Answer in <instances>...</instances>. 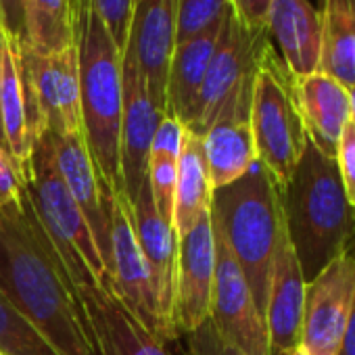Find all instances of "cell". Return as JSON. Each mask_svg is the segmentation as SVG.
Listing matches in <instances>:
<instances>
[{
  "label": "cell",
  "mask_w": 355,
  "mask_h": 355,
  "mask_svg": "<svg viewBox=\"0 0 355 355\" xmlns=\"http://www.w3.org/2000/svg\"><path fill=\"white\" fill-rule=\"evenodd\" d=\"M0 291L59 355H101L28 189L0 209Z\"/></svg>",
  "instance_id": "obj_1"
},
{
  "label": "cell",
  "mask_w": 355,
  "mask_h": 355,
  "mask_svg": "<svg viewBox=\"0 0 355 355\" xmlns=\"http://www.w3.org/2000/svg\"><path fill=\"white\" fill-rule=\"evenodd\" d=\"M73 32L80 67V113L88 155L109 199L123 193L119 134L123 113L121 51L90 3L73 5Z\"/></svg>",
  "instance_id": "obj_2"
},
{
  "label": "cell",
  "mask_w": 355,
  "mask_h": 355,
  "mask_svg": "<svg viewBox=\"0 0 355 355\" xmlns=\"http://www.w3.org/2000/svg\"><path fill=\"white\" fill-rule=\"evenodd\" d=\"M280 199L288 241L309 282L355 241V211L347 201L336 159L324 157L307 142Z\"/></svg>",
  "instance_id": "obj_3"
},
{
  "label": "cell",
  "mask_w": 355,
  "mask_h": 355,
  "mask_svg": "<svg viewBox=\"0 0 355 355\" xmlns=\"http://www.w3.org/2000/svg\"><path fill=\"white\" fill-rule=\"evenodd\" d=\"M211 220L239 261L257 309L266 315L284 214L280 189L259 161L232 184L214 191Z\"/></svg>",
  "instance_id": "obj_4"
},
{
  "label": "cell",
  "mask_w": 355,
  "mask_h": 355,
  "mask_svg": "<svg viewBox=\"0 0 355 355\" xmlns=\"http://www.w3.org/2000/svg\"><path fill=\"white\" fill-rule=\"evenodd\" d=\"M26 189L34 211L67 274V280L71 284L98 282L113 288L90 226L86 224L84 214L76 205L57 169L49 130H42L32 144Z\"/></svg>",
  "instance_id": "obj_5"
},
{
  "label": "cell",
  "mask_w": 355,
  "mask_h": 355,
  "mask_svg": "<svg viewBox=\"0 0 355 355\" xmlns=\"http://www.w3.org/2000/svg\"><path fill=\"white\" fill-rule=\"evenodd\" d=\"M251 132L257 161L284 191L309 142L297 103L295 78L270 44L263 53L251 101Z\"/></svg>",
  "instance_id": "obj_6"
},
{
  "label": "cell",
  "mask_w": 355,
  "mask_h": 355,
  "mask_svg": "<svg viewBox=\"0 0 355 355\" xmlns=\"http://www.w3.org/2000/svg\"><path fill=\"white\" fill-rule=\"evenodd\" d=\"M270 44V32L251 34L228 9L189 132L203 136L222 117H251L255 78Z\"/></svg>",
  "instance_id": "obj_7"
},
{
  "label": "cell",
  "mask_w": 355,
  "mask_h": 355,
  "mask_svg": "<svg viewBox=\"0 0 355 355\" xmlns=\"http://www.w3.org/2000/svg\"><path fill=\"white\" fill-rule=\"evenodd\" d=\"M214 224V220H211ZM216 236V276L211 293V315L216 332L224 343L243 355H272L268 328L255 305L247 278L234 259L228 243L214 224Z\"/></svg>",
  "instance_id": "obj_8"
},
{
  "label": "cell",
  "mask_w": 355,
  "mask_h": 355,
  "mask_svg": "<svg viewBox=\"0 0 355 355\" xmlns=\"http://www.w3.org/2000/svg\"><path fill=\"white\" fill-rule=\"evenodd\" d=\"M355 299V253L349 249L305 284L301 349L305 355H338Z\"/></svg>",
  "instance_id": "obj_9"
},
{
  "label": "cell",
  "mask_w": 355,
  "mask_h": 355,
  "mask_svg": "<svg viewBox=\"0 0 355 355\" xmlns=\"http://www.w3.org/2000/svg\"><path fill=\"white\" fill-rule=\"evenodd\" d=\"M111 286L119 301L155 338L165 345L171 340L155 301L148 270L134 230L132 203L125 193H117L111 199Z\"/></svg>",
  "instance_id": "obj_10"
},
{
  "label": "cell",
  "mask_w": 355,
  "mask_h": 355,
  "mask_svg": "<svg viewBox=\"0 0 355 355\" xmlns=\"http://www.w3.org/2000/svg\"><path fill=\"white\" fill-rule=\"evenodd\" d=\"M216 276V236L211 209L195 226L178 236V274L173 295V332L187 336L211 315V293Z\"/></svg>",
  "instance_id": "obj_11"
},
{
  "label": "cell",
  "mask_w": 355,
  "mask_h": 355,
  "mask_svg": "<svg viewBox=\"0 0 355 355\" xmlns=\"http://www.w3.org/2000/svg\"><path fill=\"white\" fill-rule=\"evenodd\" d=\"M121 80L123 113L119 134V169L123 193L128 201L134 203L142 184L146 182L150 144L165 113L150 98L130 46H125L121 53Z\"/></svg>",
  "instance_id": "obj_12"
},
{
  "label": "cell",
  "mask_w": 355,
  "mask_h": 355,
  "mask_svg": "<svg viewBox=\"0 0 355 355\" xmlns=\"http://www.w3.org/2000/svg\"><path fill=\"white\" fill-rule=\"evenodd\" d=\"M42 130L84 134L80 113V67L76 44L49 55L19 44Z\"/></svg>",
  "instance_id": "obj_13"
},
{
  "label": "cell",
  "mask_w": 355,
  "mask_h": 355,
  "mask_svg": "<svg viewBox=\"0 0 355 355\" xmlns=\"http://www.w3.org/2000/svg\"><path fill=\"white\" fill-rule=\"evenodd\" d=\"M178 0H132L128 44L155 105L165 113L169 59L175 46Z\"/></svg>",
  "instance_id": "obj_14"
},
{
  "label": "cell",
  "mask_w": 355,
  "mask_h": 355,
  "mask_svg": "<svg viewBox=\"0 0 355 355\" xmlns=\"http://www.w3.org/2000/svg\"><path fill=\"white\" fill-rule=\"evenodd\" d=\"M49 134L57 169L76 205L84 214L86 224L90 226L111 278V199L103 191L98 173L84 142V134H57L51 130Z\"/></svg>",
  "instance_id": "obj_15"
},
{
  "label": "cell",
  "mask_w": 355,
  "mask_h": 355,
  "mask_svg": "<svg viewBox=\"0 0 355 355\" xmlns=\"http://www.w3.org/2000/svg\"><path fill=\"white\" fill-rule=\"evenodd\" d=\"M69 286L86 313L101 355H171L167 345L134 318L113 288L96 282H69Z\"/></svg>",
  "instance_id": "obj_16"
},
{
  "label": "cell",
  "mask_w": 355,
  "mask_h": 355,
  "mask_svg": "<svg viewBox=\"0 0 355 355\" xmlns=\"http://www.w3.org/2000/svg\"><path fill=\"white\" fill-rule=\"evenodd\" d=\"M132 220L136 239L148 270L150 286L159 313L165 328L173 338V295H175V274H178V234L169 222H165L153 203L148 182L142 184L138 197L132 203Z\"/></svg>",
  "instance_id": "obj_17"
},
{
  "label": "cell",
  "mask_w": 355,
  "mask_h": 355,
  "mask_svg": "<svg viewBox=\"0 0 355 355\" xmlns=\"http://www.w3.org/2000/svg\"><path fill=\"white\" fill-rule=\"evenodd\" d=\"M305 284L307 282L301 274V266L297 261L295 249L288 241L284 226L276 251L268 305L263 315L272 355H291L301 347Z\"/></svg>",
  "instance_id": "obj_18"
},
{
  "label": "cell",
  "mask_w": 355,
  "mask_h": 355,
  "mask_svg": "<svg viewBox=\"0 0 355 355\" xmlns=\"http://www.w3.org/2000/svg\"><path fill=\"white\" fill-rule=\"evenodd\" d=\"M226 17V15H224ZM224 19L211 24L207 30L175 42L169 69H167V88H165V115L180 121L187 130L193 125L199 94L218 46Z\"/></svg>",
  "instance_id": "obj_19"
},
{
  "label": "cell",
  "mask_w": 355,
  "mask_h": 355,
  "mask_svg": "<svg viewBox=\"0 0 355 355\" xmlns=\"http://www.w3.org/2000/svg\"><path fill=\"white\" fill-rule=\"evenodd\" d=\"M268 32L278 42L280 59L293 78L320 71L322 17L309 0H274Z\"/></svg>",
  "instance_id": "obj_20"
},
{
  "label": "cell",
  "mask_w": 355,
  "mask_h": 355,
  "mask_svg": "<svg viewBox=\"0 0 355 355\" xmlns=\"http://www.w3.org/2000/svg\"><path fill=\"white\" fill-rule=\"evenodd\" d=\"M295 92L309 142L324 157L336 159L340 134L349 123V88L315 71L295 78Z\"/></svg>",
  "instance_id": "obj_21"
},
{
  "label": "cell",
  "mask_w": 355,
  "mask_h": 355,
  "mask_svg": "<svg viewBox=\"0 0 355 355\" xmlns=\"http://www.w3.org/2000/svg\"><path fill=\"white\" fill-rule=\"evenodd\" d=\"M211 189H224L257 161L251 117H222L201 136Z\"/></svg>",
  "instance_id": "obj_22"
},
{
  "label": "cell",
  "mask_w": 355,
  "mask_h": 355,
  "mask_svg": "<svg viewBox=\"0 0 355 355\" xmlns=\"http://www.w3.org/2000/svg\"><path fill=\"white\" fill-rule=\"evenodd\" d=\"M211 180L207 171L203 138L184 132L180 157H178V178L173 197V230L178 236L189 232L195 222L211 209Z\"/></svg>",
  "instance_id": "obj_23"
},
{
  "label": "cell",
  "mask_w": 355,
  "mask_h": 355,
  "mask_svg": "<svg viewBox=\"0 0 355 355\" xmlns=\"http://www.w3.org/2000/svg\"><path fill=\"white\" fill-rule=\"evenodd\" d=\"M320 71L355 88V0H320Z\"/></svg>",
  "instance_id": "obj_24"
},
{
  "label": "cell",
  "mask_w": 355,
  "mask_h": 355,
  "mask_svg": "<svg viewBox=\"0 0 355 355\" xmlns=\"http://www.w3.org/2000/svg\"><path fill=\"white\" fill-rule=\"evenodd\" d=\"M76 44L71 0H28V46L38 55Z\"/></svg>",
  "instance_id": "obj_25"
},
{
  "label": "cell",
  "mask_w": 355,
  "mask_h": 355,
  "mask_svg": "<svg viewBox=\"0 0 355 355\" xmlns=\"http://www.w3.org/2000/svg\"><path fill=\"white\" fill-rule=\"evenodd\" d=\"M0 353L3 355H59L0 291Z\"/></svg>",
  "instance_id": "obj_26"
},
{
  "label": "cell",
  "mask_w": 355,
  "mask_h": 355,
  "mask_svg": "<svg viewBox=\"0 0 355 355\" xmlns=\"http://www.w3.org/2000/svg\"><path fill=\"white\" fill-rule=\"evenodd\" d=\"M228 9L230 0H178L175 42H182L224 19Z\"/></svg>",
  "instance_id": "obj_27"
},
{
  "label": "cell",
  "mask_w": 355,
  "mask_h": 355,
  "mask_svg": "<svg viewBox=\"0 0 355 355\" xmlns=\"http://www.w3.org/2000/svg\"><path fill=\"white\" fill-rule=\"evenodd\" d=\"M178 161L171 159H148L146 182L157 214L173 226V197H175Z\"/></svg>",
  "instance_id": "obj_28"
},
{
  "label": "cell",
  "mask_w": 355,
  "mask_h": 355,
  "mask_svg": "<svg viewBox=\"0 0 355 355\" xmlns=\"http://www.w3.org/2000/svg\"><path fill=\"white\" fill-rule=\"evenodd\" d=\"M71 3H82V0H71ZM98 17L105 21L111 38L115 40L117 49L123 53L130 36V17H132V0H86Z\"/></svg>",
  "instance_id": "obj_29"
},
{
  "label": "cell",
  "mask_w": 355,
  "mask_h": 355,
  "mask_svg": "<svg viewBox=\"0 0 355 355\" xmlns=\"http://www.w3.org/2000/svg\"><path fill=\"white\" fill-rule=\"evenodd\" d=\"M336 165H338V173H340V182L347 195V201L351 205V209L355 211V123H347L340 140H338V148H336Z\"/></svg>",
  "instance_id": "obj_30"
},
{
  "label": "cell",
  "mask_w": 355,
  "mask_h": 355,
  "mask_svg": "<svg viewBox=\"0 0 355 355\" xmlns=\"http://www.w3.org/2000/svg\"><path fill=\"white\" fill-rule=\"evenodd\" d=\"M184 132H187V128L180 121L165 115L161 119L157 132H155L148 159L178 161V157H180V148H182V140H184Z\"/></svg>",
  "instance_id": "obj_31"
},
{
  "label": "cell",
  "mask_w": 355,
  "mask_h": 355,
  "mask_svg": "<svg viewBox=\"0 0 355 355\" xmlns=\"http://www.w3.org/2000/svg\"><path fill=\"white\" fill-rule=\"evenodd\" d=\"M274 0H230V11L236 21L251 34L268 32V19Z\"/></svg>",
  "instance_id": "obj_32"
},
{
  "label": "cell",
  "mask_w": 355,
  "mask_h": 355,
  "mask_svg": "<svg viewBox=\"0 0 355 355\" xmlns=\"http://www.w3.org/2000/svg\"><path fill=\"white\" fill-rule=\"evenodd\" d=\"M187 355H243L220 338L211 322L187 334Z\"/></svg>",
  "instance_id": "obj_33"
},
{
  "label": "cell",
  "mask_w": 355,
  "mask_h": 355,
  "mask_svg": "<svg viewBox=\"0 0 355 355\" xmlns=\"http://www.w3.org/2000/svg\"><path fill=\"white\" fill-rule=\"evenodd\" d=\"M0 21L7 40L28 44V0H0Z\"/></svg>",
  "instance_id": "obj_34"
},
{
  "label": "cell",
  "mask_w": 355,
  "mask_h": 355,
  "mask_svg": "<svg viewBox=\"0 0 355 355\" xmlns=\"http://www.w3.org/2000/svg\"><path fill=\"white\" fill-rule=\"evenodd\" d=\"M26 193V182L5 148H0V209L19 203Z\"/></svg>",
  "instance_id": "obj_35"
},
{
  "label": "cell",
  "mask_w": 355,
  "mask_h": 355,
  "mask_svg": "<svg viewBox=\"0 0 355 355\" xmlns=\"http://www.w3.org/2000/svg\"><path fill=\"white\" fill-rule=\"evenodd\" d=\"M349 249L355 253V241L351 243ZM338 355H355V299H353V307H351V313H349V322H347V330H345Z\"/></svg>",
  "instance_id": "obj_36"
},
{
  "label": "cell",
  "mask_w": 355,
  "mask_h": 355,
  "mask_svg": "<svg viewBox=\"0 0 355 355\" xmlns=\"http://www.w3.org/2000/svg\"><path fill=\"white\" fill-rule=\"evenodd\" d=\"M5 44H7V36L3 30V21H0V71H3V53H5ZM0 148L7 150V142H5V134H3V123H0ZM9 153V150H7Z\"/></svg>",
  "instance_id": "obj_37"
},
{
  "label": "cell",
  "mask_w": 355,
  "mask_h": 355,
  "mask_svg": "<svg viewBox=\"0 0 355 355\" xmlns=\"http://www.w3.org/2000/svg\"><path fill=\"white\" fill-rule=\"evenodd\" d=\"M349 121L355 123V88H349Z\"/></svg>",
  "instance_id": "obj_38"
},
{
  "label": "cell",
  "mask_w": 355,
  "mask_h": 355,
  "mask_svg": "<svg viewBox=\"0 0 355 355\" xmlns=\"http://www.w3.org/2000/svg\"><path fill=\"white\" fill-rule=\"evenodd\" d=\"M291 355H305V353H303V349H301V347H299V349H297V351H293V353H291Z\"/></svg>",
  "instance_id": "obj_39"
},
{
  "label": "cell",
  "mask_w": 355,
  "mask_h": 355,
  "mask_svg": "<svg viewBox=\"0 0 355 355\" xmlns=\"http://www.w3.org/2000/svg\"><path fill=\"white\" fill-rule=\"evenodd\" d=\"M0 355H3V353H0Z\"/></svg>",
  "instance_id": "obj_40"
}]
</instances>
